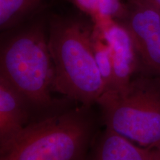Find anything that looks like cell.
Returning <instances> with one entry per match:
<instances>
[{
    "label": "cell",
    "instance_id": "cell-9",
    "mask_svg": "<svg viewBox=\"0 0 160 160\" xmlns=\"http://www.w3.org/2000/svg\"><path fill=\"white\" fill-rule=\"evenodd\" d=\"M45 0H0V29L10 31L33 17Z\"/></svg>",
    "mask_w": 160,
    "mask_h": 160
},
{
    "label": "cell",
    "instance_id": "cell-2",
    "mask_svg": "<svg viewBox=\"0 0 160 160\" xmlns=\"http://www.w3.org/2000/svg\"><path fill=\"white\" fill-rule=\"evenodd\" d=\"M93 22L74 18L53 17L48 25L53 91L90 107L105 91L93 53Z\"/></svg>",
    "mask_w": 160,
    "mask_h": 160
},
{
    "label": "cell",
    "instance_id": "cell-7",
    "mask_svg": "<svg viewBox=\"0 0 160 160\" xmlns=\"http://www.w3.org/2000/svg\"><path fill=\"white\" fill-rule=\"evenodd\" d=\"M34 111L28 100L0 77V149L11 144L33 122Z\"/></svg>",
    "mask_w": 160,
    "mask_h": 160
},
{
    "label": "cell",
    "instance_id": "cell-6",
    "mask_svg": "<svg viewBox=\"0 0 160 160\" xmlns=\"http://www.w3.org/2000/svg\"><path fill=\"white\" fill-rule=\"evenodd\" d=\"M93 22L100 27L111 51L114 78L112 90L122 88L139 71V58L133 39L117 20L99 18Z\"/></svg>",
    "mask_w": 160,
    "mask_h": 160
},
{
    "label": "cell",
    "instance_id": "cell-13",
    "mask_svg": "<svg viewBox=\"0 0 160 160\" xmlns=\"http://www.w3.org/2000/svg\"><path fill=\"white\" fill-rule=\"evenodd\" d=\"M142 2L146 3L160 11V0H137Z\"/></svg>",
    "mask_w": 160,
    "mask_h": 160
},
{
    "label": "cell",
    "instance_id": "cell-3",
    "mask_svg": "<svg viewBox=\"0 0 160 160\" xmlns=\"http://www.w3.org/2000/svg\"><path fill=\"white\" fill-rule=\"evenodd\" d=\"M0 77L28 100L35 111L53 112L58 107L52 97L54 65L45 24L34 23L2 39Z\"/></svg>",
    "mask_w": 160,
    "mask_h": 160
},
{
    "label": "cell",
    "instance_id": "cell-14",
    "mask_svg": "<svg viewBox=\"0 0 160 160\" xmlns=\"http://www.w3.org/2000/svg\"><path fill=\"white\" fill-rule=\"evenodd\" d=\"M153 160H160V150H155V154Z\"/></svg>",
    "mask_w": 160,
    "mask_h": 160
},
{
    "label": "cell",
    "instance_id": "cell-1",
    "mask_svg": "<svg viewBox=\"0 0 160 160\" xmlns=\"http://www.w3.org/2000/svg\"><path fill=\"white\" fill-rule=\"evenodd\" d=\"M97 124L90 106L56 111L0 149V160H83L98 134Z\"/></svg>",
    "mask_w": 160,
    "mask_h": 160
},
{
    "label": "cell",
    "instance_id": "cell-12",
    "mask_svg": "<svg viewBox=\"0 0 160 160\" xmlns=\"http://www.w3.org/2000/svg\"><path fill=\"white\" fill-rule=\"evenodd\" d=\"M86 14L92 18V21L94 20L98 16L97 3L98 0H69Z\"/></svg>",
    "mask_w": 160,
    "mask_h": 160
},
{
    "label": "cell",
    "instance_id": "cell-11",
    "mask_svg": "<svg viewBox=\"0 0 160 160\" xmlns=\"http://www.w3.org/2000/svg\"><path fill=\"white\" fill-rule=\"evenodd\" d=\"M98 16L99 18L113 19L117 21L122 19L125 13L126 6L123 5L120 0H98Z\"/></svg>",
    "mask_w": 160,
    "mask_h": 160
},
{
    "label": "cell",
    "instance_id": "cell-8",
    "mask_svg": "<svg viewBox=\"0 0 160 160\" xmlns=\"http://www.w3.org/2000/svg\"><path fill=\"white\" fill-rule=\"evenodd\" d=\"M154 154L155 150L141 147L105 128L83 160H153Z\"/></svg>",
    "mask_w": 160,
    "mask_h": 160
},
{
    "label": "cell",
    "instance_id": "cell-5",
    "mask_svg": "<svg viewBox=\"0 0 160 160\" xmlns=\"http://www.w3.org/2000/svg\"><path fill=\"white\" fill-rule=\"evenodd\" d=\"M133 39L139 61V73L160 77V11L129 0L119 20Z\"/></svg>",
    "mask_w": 160,
    "mask_h": 160
},
{
    "label": "cell",
    "instance_id": "cell-4",
    "mask_svg": "<svg viewBox=\"0 0 160 160\" xmlns=\"http://www.w3.org/2000/svg\"><path fill=\"white\" fill-rule=\"evenodd\" d=\"M101 119L133 143L160 150V77L138 73L125 87L105 91L98 101Z\"/></svg>",
    "mask_w": 160,
    "mask_h": 160
},
{
    "label": "cell",
    "instance_id": "cell-10",
    "mask_svg": "<svg viewBox=\"0 0 160 160\" xmlns=\"http://www.w3.org/2000/svg\"><path fill=\"white\" fill-rule=\"evenodd\" d=\"M92 44L96 62L105 85V92L111 91L113 88L114 82L111 51L101 28L94 22L92 35Z\"/></svg>",
    "mask_w": 160,
    "mask_h": 160
}]
</instances>
